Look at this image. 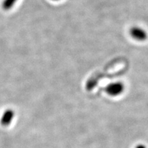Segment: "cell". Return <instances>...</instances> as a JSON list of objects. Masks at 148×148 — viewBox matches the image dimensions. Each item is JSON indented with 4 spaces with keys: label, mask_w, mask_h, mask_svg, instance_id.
I'll list each match as a JSON object with an SVG mask.
<instances>
[{
    "label": "cell",
    "mask_w": 148,
    "mask_h": 148,
    "mask_svg": "<svg viewBox=\"0 0 148 148\" xmlns=\"http://www.w3.org/2000/svg\"><path fill=\"white\" fill-rule=\"evenodd\" d=\"M130 34L133 39L137 41H143L147 38V32L140 27L134 26L130 29Z\"/></svg>",
    "instance_id": "obj_1"
},
{
    "label": "cell",
    "mask_w": 148,
    "mask_h": 148,
    "mask_svg": "<svg viewBox=\"0 0 148 148\" xmlns=\"http://www.w3.org/2000/svg\"><path fill=\"white\" fill-rule=\"evenodd\" d=\"M124 90V86L120 82H112L106 87V91L111 96H117L122 93Z\"/></svg>",
    "instance_id": "obj_2"
},
{
    "label": "cell",
    "mask_w": 148,
    "mask_h": 148,
    "mask_svg": "<svg viewBox=\"0 0 148 148\" xmlns=\"http://www.w3.org/2000/svg\"><path fill=\"white\" fill-rule=\"evenodd\" d=\"M14 117V112L12 109L5 110L1 118V124L3 126H8L12 123Z\"/></svg>",
    "instance_id": "obj_3"
},
{
    "label": "cell",
    "mask_w": 148,
    "mask_h": 148,
    "mask_svg": "<svg viewBox=\"0 0 148 148\" xmlns=\"http://www.w3.org/2000/svg\"><path fill=\"white\" fill-rule=\"evenodd\" d=\"M18 0H3L2 3V8L5 10H10L14 6L15 3Z\"/></svg>",
    "instance_id": "obj_4"
},
{
    "label": "cell",
    "mask_w": 148,
    "mask_h": 148,
    "mask_svg": "<svg viewBox=\"0 0 148 148\" xmlns=\"http://www.w3.org/2000/svg\"><path fill=\"white\" fill-rule=\"evenodd\" d=\"M135 148H146V147L143 145H138L136 146V147Z\"/></svg>",
    "instance_id": "obj_5"
},
{
    "label": "cell",
    "mask_w": 148,
    "mask_h": 148,
    "mask_svg": "<svg viewBox=\"0 0 148 148\" xmlns=\"http://www.w3.org/2000/svg\"><path fill=\"white\" fill-rule=\"evenodd\" d=\"M53 1H59V0H53Z\"/></svg>",
    "instance_id": "obj_6"
}]
</instances>
